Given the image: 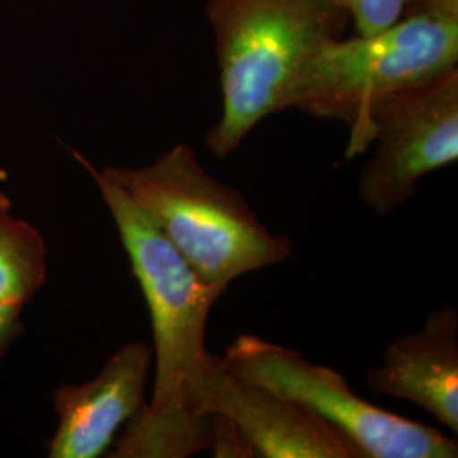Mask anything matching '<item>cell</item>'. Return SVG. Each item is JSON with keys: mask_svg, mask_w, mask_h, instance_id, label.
Here are the masks:
<instances>
[{"mask_svg": "<svg viewBox=\"0 0 458 458\" xmlns=\"http://www.w3.org/2000/svg\"><path fill=\"white\" fill-rule=\"evenodd\" d=\"M119 231L147 301L155 386L151 401L128 421L111 458H187L213 446L206 329L219 295L165 238L164 233L79 151Z\"/></svg>", "mask_w": 458, "mask_h": 458, "instance_id": "cell-1", "label": "cell"}, {"mask_svg": "<svg viewBox=\"0 0 458 458\" xmlns=\"http://www.w3.org/2000/svg\"><path fill=\"white\" fill-rule=\"evenodd\" d=\"M206 17L223 98L206 134L216 158H228L265 117L285 111L304 68L352 24L338 0H206Z\"/></svg>", "mask_w": 458, "mask_h": 458, "instance_id": "cell-2", "label": "cell"}, {"mask_svg": "<svg viewBox=\"0 0 458 458\" xmlns=\"http://www.w3.org/2000/svg\"><path fill=\"white\" fill-rule=\"evenodd\" d=\"M100 172L140 206L219 297L236 278L294 255L291 240L267 228L242 192L213 177L189 145L179 143L145 166Z\"/></svg>", "mask_w": 458, "mask_h": 458, "instance_id": "cell-3", "label": "cell"}, {"mask_svg": "<svg viewBox=\"0 0 458 458\" xmlns=\"http://www.w3.org/2000/svg\"><path fill=\"white\" fill-rule=\"evenodd\" d=\"M458 66V0H411L391 28L374 36L340 38L304 68L287 109L340 121L350 136L344 157L370 147L377 102Z\"/></svg>", "mask_w": 458, "mask_h": 458, "instance_id": "cell-4", "label": "cell"}, {"mask_svg": "<svg viewBox=\"0 0 458 458\" xmlns=\"http://www.w3.org/2000/svg\"><path fill=\"white\" fill-rule=\"evenodd\" d=\"M229 370L312 411L355 443L365 458H455L442 431L380 410L353 393L342 374L293 348L242 335L223 355Z\"/></svg>", "mask_w": 458, "mask_h": 458, "instance_id": "cell-5", "label": "cell"}, {"mask_svg": "<svg viewBox=\"0 0 458 458\" xmlns=\"http://www.w3.org/2000/svg\"><path fill=\"white\" fill-rule=\"evenodd\" d=\"M370 145L359 192L384 216L406 204L428 174L458 160V66L377 102Z\"/></svg>", "mask_w": 458, "mask_h": 458, "instance_id": "cell-6", "label": "cell"}, {"mask_svg": "<svg viewBox=\"0 0 458 458\" xmlns=\"http://www.w3.org/2000/svg\"><path fill=\"white\" fill-rule=\"evenodd\" d=\"M208 384L211 412L238 428L253 457L365 458L338 428L294 401L236 376L214 353Z\"/></svg>", "mask_w": 458, "mask_h": 458, "instance_id": "cell-7", "label": "cell"}, {"mask_svg": "<svg viewBox=\"0 0 458 458\" xmlns=\"http://www.w3.org/2000/svg\"><path fill=\"white\" fill-rule=\"evenodd\" d=\"M151 346L131 342L104 363L96 378L66 384L53 394L58 428L47 443L49 458L102 457L121 426L145 406Z\"/></svg>", "mask_w": 458, "mask_h": 458, "instance_id": "cell-8", "label": "cell"}, {"mask_svg": "<svg viewBox=\"0 0 458 458\" xmlns=\"http://www.w3.org/2000/svg\"><path fill=\"white\" fill-rule=\"evenodd\" d=\"M370 391L428 411L458 433V314L440 308L418 331L401 335L384 350L382 365L367 370Z\"/></svg>", "mask_w": 458, "mask_h": 458, "instance_id": "cell-9", "label": "cell"}, {"mask_svg": "<svg viewBox=\"0 0 458 458\" xmlns=\"http://www.w3.org/2000/svg\"><path fill=\"white\" fill-rule=\"evenodd\" d=\"M11 199L0 191V304L26 306L47 280L43 234L11 213Z\"/></svg>", "mask_w": 458, "mask_h": 458, "instance_id": "cell-10", "label": "cell"}, {"mask_svg": "<svg viewBox=\"0 0 458 458\" xmlns=\"http://www.w3.org/2000/svg\"><path fill=\"white\" fill-rule=\"evenodd\" d=\"M348 11L359 36H374L391 28L404 14L411 0H338Z\"/></svg>", "mask_w": 458, "mask_h": 458, "instance_id": "cell-11", "label": "cell"}, {"mask_svg": "<svg viewBox=\"0 0 458 458\" xmlns=\"http://www.w3.org/2000/svg\"><path fill=\"white\" fill-rule=\"evenodd\" d=\"M22 310L24 306L0 304V361L24 329V323L21 318Z\"/></svg>", "mask_w": 458, "mask_h": 458, "instance_id": "cell-12", "label": "cell"}]
</instances>
